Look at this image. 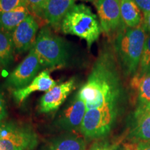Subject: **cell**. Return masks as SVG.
I'll return each mask as SVG.
<instances>
[{
	"label": "cell",
	"instance_id": "1",
	"mask_svg": "<svg viewBox=\"0 0 150 150\" xmlns=\"http://www.w3.org/2000/svg\"><path fill=\"white\" fill-rule=\"evenodd\" d=\"M119 65L114 52L104 49L92 67L87 81L78 92L86 110L116 105L121 94Z\"/></svg>",
	"mask_w": 150,
	"mask_h": 150
},
{
	"label": "cell",
	"instance_id": "2",
	"mask_svg": "<svg viewBox=\"0 0 150 150\" xmlns=\"http://www.w3.org/2000/svg\"><path fill=\"white\" fill-rule=\"evenodd\" d=\"M147 36L142 26L125 27L115 35L113 52L120 70L126 77L136 74Z\"/></svg>",
	"mask_w": 150,
	"mask_h": 150
},
{
	"label": "cell",
	"instance_id": "3",
	"mask_svg": "<svg viewBox=\"0 0 150 150\" xmlns=\"http://www.w3.org/2000/svg\"><path fill=\"white\" fill-rule=\"evenodd\" d=\"M33 47L43 68L65 67L72 59L70 45L63 38L52 32L48 25L40 29Z\"/></svg>",
	"mask_w": 150,
	"mask_h": 150
},
{
	"label": "cell",
	"instance_id": "4",
	"mask_svg": "<svg viewBox=\"0 0 150 150\" xmlns=\"http://www.w3.org/2000/svg\"><path fill=\"white\" fill-rule=\"evenodd\" d=\"M60 29L65 34L76 35L83 39L89 50L98 40L102 32L97 16L83 4L73 6L63 18Z\"/></svg>",
	"mask_w": 150,
	"mask_h": 150
},
{
	"label": "cell",
	"instance_id": "5",
	"mask_svg": "<svg viewBox=\"0 0 150 150\" xmlns=\"http://www.w3.org/2000/svg\"><path fill=\"white\" fill-rule=\"evenodd\" d=\"M117 115V106L107 105L104 107L86 110L80 130L88 138H99L109 132Z\"/></svg>",
	"mask_w": 150,
	"mask_h": 150
},
{
	"label": "cell",
	"instance_id": "6",
	"mask_svg": "<svg viewBox=\"0 0 150 150\" xmlns=\"http://www.w3.org/2000/svg\"><path fill=\"white\" fill-rule=\"evenodd\" d=\"M97 9L102 32L108 36L117 34L126 26L122 20L120 0H95Z\"/></svg>",
	"mask_w": 150,
	"mask_h": 150
},
{
	"label": "cell",
	"instance_id": "7",
	"mask_svg": "<svg viewBox=\"0 0 150 150\" xmlns=\"http://www.w3.org/2000/svg\"><path fill=\"white\" fill-rule=\"evenodd\" d=\"M35 144V136L31 131L11 124H0L1 150H27Z\"/></svg>",
	"mask_w": 150,
	"mask_h": 150
},
{
	"label": "cell",
	"instance_id": "8",
	"mask_svg": "<svg viewBox=\"0 0 150 150\" xmlns=\"http://www.w3.org/2000/svg\"><path fill=\"white\" fill-rule=\"evenodd\" d=\"M42 68L38 56L32 47L23 61L9 74L6 84L14 90L23 88L36 77Z\"/></svg>",
	"mask_w": 150,
	"mask_h": 150
},
{
	"label": "cell",
	"instance_id": "9",
	"mask_svg": "<svg viewBox=\"0 0 150 150\" xmlns=\"http://www.w3.org/2000/svg\"><path fill=\"white\" fill-rule=\"evenodd\" d=\"M38 30V24L33 15H30L19 24L11 33L16 53L30 51L36 40Z\"/></svg>",
	"mask_w": 150,
	"mask_h": 150
},
{
	"label": "cell",
	"instance_id": "10",
	"mask_svg": "<svg viewBox=\"0 0 150 150\" xmlns=\"http://www.w3.org/2000/svg\"><path fill=\"white\" fill-rule=\"evenodd\" d=\"M75 88L74 78L56 85L47 91L40 100L39 108L42 112H50L57 110Z\"/></svg>",
	"mask_w": 150,
	"mask_h": 150
},
{
	"label": "cell",
	"instance_id": "11",
	"mask_svg": "<svg viewBox=\"0 0 150 150\" xmlns=\"http://www.w3.org/2000/svg\"><path fill=\"white\" fill-rule=\"evenodd\" d=\"M131 86L136 93L137 107L136 118L150 112V74L134 75Z\"/></svg>",
	"mask_w": 150,
	"mask_h": 150
},
{
	"label": "cell",
	"instance_id": "12",
	"mask_svg": "<svg viewBox=\"0 0 150 150\" xmlns=\"http://www.w3.org/2000/svg\"><path fill=\"white\" fill-rule=\"evenodd\" d=\"M56 85V81L52 78L49 70H46L39 73L36 77L26 87L13 90V97L16 102L20 104L34 92H47Z\"/></svg>",
	"mask_w": 150,
	"mask_h": 150
},
{
	"label": "cell",
	"instance_id": "13",
	"mask_svg": "<svg viewBox=\"0 0 150 150\" xmlns=\"http://www.w3.org/2000/svg\"><path fill=\"white\" fill-rule=\"evenodd\" d=\"M75 4V0H47L43 10L42 20L50 26L59 28L63 18Z\"/></svg>",
	"mask_w": 150,
	"mask_h": 150
},
{
	"label": "cell",
	"instance_id": "14",
	"mask_svg": "<svg viewBox=\"0 0 150 150\" xmlns=\"http://www.w3.org/2000/svg\"><path fill=\"white\" fill-rule=\"evenodd\" d=\"M86 112L85 103L77 93L70 106L65 108L62 113L60 118V123L65 128L78 130L81 129Z\"/></svg>",
	"mask_w": 150,
	"mask_h": 150
},
{
	"label": "cell",
	"instance_id": "15",
	"mask_svg": "<svg viewBox=\"0 0 150 150\" xmlns=\"http://www.w3.org/2000/svg\"><path fill=\"white\" fill-rule=\"evenodd\" d=\"M30 15L31 13L26 6L8 12H0V29L11 33Z\"/></svg>",
	"mask_w": 150,
	"mask_h": 150
},
{
	"label": "cell",
	"instance_id": "16",
	"mask_svg": "<svg viewBox=\"0 0 150 150\" xmlns=\"http://www.w3.org/2000/svg\"><path fill=\"white\" fill-rule=\"evenodd\" d=\"M122 20L127 27L136 28L142 25L143 17L134 0H120Z\"/></svg>",
	"mask_w": 150,
	"mask_h": 150
},
{
	"label": "cell",
	"instance_id": "17",
	"mask_svg": "<svg viewBox=\"0 0 150 150\" xmlns=\"http://www.w3.org/2000/svg\"><path fill=\"white\" fill-rule=\"evenodd\" d=\"M15 52L11 33L0 29V67H7L12 64Z\"/></svg>",
	"mask_w": 150,
	"mask_h": 150
},
{
	"label": "cell",
	"instance_id": "18",
	"mask_svg": "<svg viewBox=\"0 0 150 150\" xmlns=\"http://www.w3.org/2000/svg\"><path fill=\"white\" fill-rule=\"evenodd\" d=\"M132 134L136 140L141 142L150 140V112L136 118Z\"/></svg>",
	"mask_w": 150,
	"mask_h": 150
},
{
	"label": "cell",
	"instance_id": "19",
	"mask_svg": "<svg viewBox=\"0 0 150 150\" xmlns=\"http://www.w3.org/2000/svg\"><path fill=\"white\" fill-rule=\"evenodd\" d=\"M149 74H150V35L147 34L142 50L139 66L135 75L141 76Z\"/></svg>",
	"mask_w": 150,
	"mask_h": 150
},
{
	"label": "cell",
	"instance_id": "20",
	"mask_svg": "<svg viewBox=\"0 0 150 150\" xmlns=\"http://www.w3.org/2000/svg\"><path fill=\"white\" fill-rule=\"evenodd\" d=\"M52 150H86V144L81 138H67L56 144Z\"/></svg>",
	"mask_w": 150,
	"mask_h": 150
},
{
	"label": "cell",
	"instance_id": "21",
	"mask_svg": "<svg viewBox=\"0 0 150 150\" xmlns=\"http://www.w3.org/2000/svg\"><path fill=\"white\" fill-rule=\"evenodd\" d=\"M47 1V0H25V4L31 15L42 19L43 10Z\"/></svg>",
	"mask_w": 150,
	"mask_h": 150
},
{
	"label": "cell",
	"instance_id": "22",
	"mask_svg": "<svg viewBox=\"0 0 150 150\" xmlns=\"http://www.w3.org/2000/svg\"><path fill=\"white\" fill-rule=\"evenodd\" d=\"M22 6H26L25 0H0V12H8Z\"/></svg>",
	"mask_w": 150,
	"mask_h": 150
},
{
	"label": "cell",
	"instance_id": "23",
	"mask_svg": "<svg viewBox=\"0 0 150 150\" xmlns=\"http://www.w3.org/2000/svg\"><path fill=\"white\" fill-rule=\"evenodd\" d=\"M91 150H125L117 145H111L106 143H97L91 148Z\"/></svg>",
	"mask_w": 150,
	"mask_h": 150
},
{
	"label": "cell",
	"instance_id": "24",
	"mask_svg": "<svg viewBox=\"0 0 150 150\" xmlns=\"http://www.w3.org/2000/svg\"><path fill=\"white\" fill-rule=\"evenodd\" d=\"M143 14L150 12V0H134Z\"/></svg>",
	"mask_w": 150,
	"mask_h": 150
},
{
	"label": "cell",
	"instance_id": "25",
	"mask_svg": "<svg viewBox=\"0 0 150 150\" xmlns=\"http://www.w3.org/2000/svg\"><path fill=\"white\" fill-rule=\"evenodd\" d=\"M142 27L145 29L147 34L150 35V12L144 14Z\"/></svg>",
	"mask_w": 150,
	"mask_h": 150
},
{
	"label": "cell",
	"instance_id": "26",
	"mask_svg": "<svg viewBox=\"0 0 150 150\" xmlns=\"http://www.w3.org/2000/svg\"><path fill=\"white\" fill-rule=\"evenodd\" d=\"M6 115V103L2 95V93L0 91V121H1Z\"/></svg>",
	"mask_w": 150,
	"mask_h": 150
},
{
	"label": "cell",
	"instance_id": "27",
	"mask_svg": "<svg viewBox=\"0 0 150 150\" xmlns=\"http://www.w3.org/2000/svg\"><path fill=\"white\" fill-rule=\"evenodd\" d=\"M136 150H150V140L140 142L137 145Z\"/></svg>",
	"mask_w": 150,
	"mask_h": 150
},
{
	"label": "cell",
	"instance_id": "28",
	"mask_svg": "<svg viewBox=\"0 0 150 150\" xmlns=\"http://www.w3.org/2000/svg\"><path fill=\"white\" fill-rule=\"evenodd\" d=\"M125 150H136V149H134L132 145H125Z\"/></svg>",
	"mask_w": 150,
	"mask_h": 150
},
{
	"label": "cell",
	"instance_id": "29",
	"mask_svg": "<svg viewBox=\"0 0 150 150\" xmlns=\"http://www.w3.org/2000/svg\"><path fill=\"white\" fill-rule=\"evenodd\" d=\"M81 1H91V2H94V1H95V0H81Z\"/></svg>",
	"mask_w": 150,
	"mask_h": 150
},
{
	"label": "cell",
	"instance_id": "30",
	"mask_svg": "<svg viewBox=\"0 0 150 150\" xmlns=\"http://www.w3.org/2000/svg\"><path fill=\"white\" fill-rule=\"evenodd\" d=\"M0 150H1V149H0Z\"/></svg>",
	"mask_w": 150,
	"mask_h": 150
}]
</instances>
